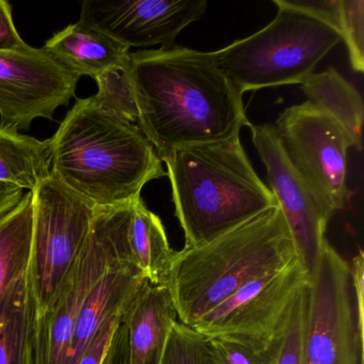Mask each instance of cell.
I'll use <instances>...</instances> for the list:
<instances>
[{
    "label": "cell",
    "mask_w": 364,
    "mask_h": 364,
    "mask_svg": "<svg viewBox=\"0 0 364 364\" xmlns=\"http://www.w3.org/2000/svg\"><path fill=\"white\" fill-rule=\"evenodd\" d=\"M137 125L161 161L181 146L240 136L251 124L242 93L212 53L172 46L131 53L127 67Z\"/></svg>",
    "instance_id": "6da1fadb"
},
{
    "label": "cell",
    "mask_w": 364,
    "mask_h": 364,
    "mask_svg": "<svg viewBox=\"0 0 364 364\" xmlns=\"http://www.w3.org/2000/svg\"><path fill=\"white\" fill-rule=\"evenodd\" d=\"M50 146L52 176L95 206L132 203L149 182L167 176L139 127L93 97L76 100Z\"/></svg>",
    "instance_id": "7a4b0ae2"
},
{
    "label": "cell",
    "mask_w": 364,
    "mask_h": 364,
    "mask_svg": "<svg viewBox=\"0 0 364 364\" xmlns=\"http://www.w3.org/2000/svg\"><path fill=\"white\" fill-rule=\"evenodd\" d=\"M167 165L184 248L201 246L278 205L240 136L172 151Z\"/></svg>",
    "instance_id": "3957f363"
},
{
    "label": "cell",
    "mask_w": 364,
    "mask_h": 364,
    "mask_svg": "<svg viewBox=\"0 0 364 364\" xmlns=\"http://www.w3.org/2000/svg\"><path fill=\"white\" fill-rule=\"evenodd\" d=\"M297 257L277 205L206 244L178 251L165 287L178 321L191 326L251 281Z\"/></svg>",
    "instance_id": "277c9868"
},
{
    "label": "cell",
    "mask_w": 364,
    "mask_h": 364,
    "mask_svg": "<svg viewBox=\"0 0 364 364\" xmlns=\"http://www.w3.org/2000/svg\"><path fill=\"white\" fill-rule=\"evenodd\" d=\"M276 18L246 39L212 52L217 67L244 93L300 85L342 42L332 0H274Z\"/></svg>",
    "instance_id": "5b68a950"
},
{
    "label": "cell",
    "mask_w": 364,
    "mask_h": 364,
    "mask_svg": "<svg viewBox=\"0 0 364 364\" xmlns=\"http://www.w3.org/2000/svg\"><path fill=\"white\" fill-rule=\"evenodd\" d=\"M31 193L33 245L25 274L28 336L52 310L77 264L97 208L52 174Z\"/></svg>",
    "instance_id": "8992f818"
},
{
    "label": "cell",
    "mask_w": 364,
    "mask_h": 364,
    "mask_svg": "<svg viewBox=\"0 0 364 364\" xmlns=\"http://www.w3.org/2000/svg\"><path fill=\"white\" fill-rule=\"evenodd\" d=\"M133 204L95 208L77 264L52 310L28 336V364H67L78 316L93 287L114 266L134 263L129 242Z\"/></svg>",
    "instance_id": "52a82bcc"
},
{
    "label": "cell",
    "mask_w": 364,
    "mask_h": 364,
    "mask_svg": "<svg viewBox=\"0 0 364 364\" xmlns=\"http://www.w3.org/2000/svg\"><path fill=\"white\" fill-rule=\"evenodd\" d=\"M350 265L326 240L310 272L302 333L304 364H363Z\"/></svg>",
    "instance_id": "ba28073f"
},
{
    "label": "cell",
    "mask_w": 364,
    "mask_h": 364,
    "mask_svg": "<svg viewBox=\"0 0 364 364\" xmlns=\"http://www.w3.org/2000/svg\"><path fill=\"white\" fill-rule=\"evenodd\" d=\"M274 127L287 161L326 214L344 210L350 198L347 153L353 146L348 134L309 101L287 108Z\"/></svg>",
    "instance_id": "9c48e42d"
},
{
    "label": "cell",
    "mask_w": 364,
    "mask_h": 364,
    "mask_svg": "<svg viewBox=\"0 0 364 364\" xmlns=\"http://www.w3.org/2000/svg\"><path fill=\"white\" fill-rule=\"evenodd\" d=\"M310 281L299 259L251 281L191 327L205 338H223L267 349L282 331L298 291Z\"/></svg>",
    "instance_id": "30bf717a"
},
{
    "label": "cell",
    "mask_w": 364,
    "mask_h": 364,
    "mask_svg": "<svg viewBox=\"0 0 364 364\" xmlns=\"http://www.w3.org/2000/svg\"><path fill=\"white\" fill-rule=\"evenodd\" d=\"M80 80L43 48L0 52V123L22 132L36 119L54 120Z\"/></svg>",
    "instance_id": "8fae6325"
},
{
    "label": "cell",
    "mask_w": 364,
    "mask_h": 364,
    "mask_svg": "<svg viewBox=\"0 0 364 364\" xmlns=\"http://www.w3.org/2000/svg\"><path fill=\"white\" fill-rule=\"evenodd\" d=\"M206 7L205 0H85L80 20L129 48H168Z\"/></svg>",
    "instance_id": "7c38bea8"
},
{
    "label": "cell",
    "mask_w": 364,
    "mask_h": 364,
    "mask_svg": "<svg viewBox=\"0 0 364 364\" xmlns=\"http://www.w3.org/2000/svg\"><path fill=\"white\" fill-rule=\"evenodd\" d=\"M252 142L266 168L268 185L284 215L298 259L310 274L326 240L329 215L287 161L272 124L249 125Z\"/></svg>",
    "instance_id": "4fadbf2b"
},
{
    "label": "cell",
    "mask_w": 364,
    "mask_h": 364,
    "mask_svg": "<svg viewBox=\"0 0 364 364\" xmlns=\"http://www.w3.org/2000/svg\"><path fill=\"white\" fill-rule=\"evenodd\" d=\"M146 283L148 281L134 263L119 264L102 277L80 311L67 364H77L102 326L114 315L124 312Z\"/></svg>",
    "instance_id": "5bb4252c"
},
{
    "label": "cell",
    "mask_w": 364,
    "mask_h": 364,
    "mask_svg": "<svg viewBox=\"0 0 364 364\" xmlns=\"http://www.w3.org/2000/svg\"><path fill=\"white\" fill-rule=\"evenodd\" d=\"M176 308L165 285L146 283L125 311L129 364H161Z\"/></svg>",
    "instance_id": "9a60e30c"
},
{
    "label": "cell",
    "mask_w": 364,
    "mask_h": 364,
    "mask_svg": "<svg viewBox=\"0 0 364 364\" xmlns=\"http://www.w3.org/2000/svg\"><path fill=\"white\" fill-rule=\"evenodd\" d=\"M43 48L78 77L93 80L104 72L127 67L131 54L127 46L80 20L55 33Z\"/></svg>",
    "instance_id": "2e32d148"
},
{
    "label": "cell",
    "mask_w": 364,
    "mask_h": 364,
    "mask_svg": "<svg viewBox=\"0 0 364 364\" xmlns=\"http://www.w3.org/2000/svg\"><path fill=\"white\" fill-rule=\"evenodd\" d=\"M136 267L152 285H166L176 252L170 247L163 221L146 208L141 197L134 201L129 232Z\"/></svg>",
    "instance_id": "e0dca14e"
},
{
    "label": "cell",
    "mask_w": 364,
    "mask_h": 364,
    "mask_svg": "<svg viewBox=\"0 0 364 364\" xmlns=\"http://www.w3.org/2000/svg\"><path fill=\"white\" fill-rule=\"evenodd\" d=\"M309 102L334 119L353 141V148L362 150L363 100L357 89L333 68L323 73H313L300 84Z\"/></svg>",
    "instance_id": "ac0fdd59"
},
{
    "label": "cell",
    "mask_w": 364,
    "mask_h": 364,
    "mask_svg": "<svg viewBox=\"0 0 364 364\" xmlns=\"http://www.w3.org/2000/svg\"><path fill=\"white\" fill-rule=\"evenodd\" d=\"M50 174V139L42 141L0 123V183L33 191Z\"/></svg>",
    "instance_id": "d6986e66"
},
{
    "label": "cell",
    "mask_w": 364,
    "mask_h": 364,
    "mask_svg": "<svg viewBox=\"0 0 364 364\" xmlns=\"http://www.w3.org/2000/svg\"><path fill=\"white\" fill-rule=\"evenodd\" d=\"M33 193L27 191L0 217V304L14 283L25 277L33 245Z\"/></svg>",
    "instance_id": "ffe728a7"
},
{
    "label": "cell",
    "mask_w": 364,
    "mask_h": 364,
    "mask_svg": "<svg viewBox=\"0 0 364 364\" xmlns=\"http://www.w3.org/2000/svg\"><path fill=\"white\" fill-rule=\"evenodd\" d=\"M0 364H28V317L25 277L0 304Z\"/></svg>",
    "instance_id": "44dd1931"
},
{
    "label": "cell",
    "mask_w": 364,
    "mask_h": 364,
    "mask_svg": "<svg viewBox=\"0 0 364 364\" xmlns=\"http://www.w3.org/2000/svg\"><path fill=\"white\" fill-rule=\"evenodd\" d=\"M127 67L109 70L95 77L99 90L97 95H93V99L106 112L127 122L137 124V107Z\"/></svg>",
    "instance_id": "7402d4cb"
},
{
    "label": "cell",
    "mask_w": 364,
    "mask_h": 364,
    "mask_svg": "<svg viewBox=\"0 0 364 364\" xmlns=\"http://www.w3.org/2000/svg\"><path fill=\"white\" fill-rule=\"evenodd\" d=\"M334 23L346 44L351 68L357 73L364 70V1L333 0Z\"/></svg>",
    "instance_id": "603a6c76"
},
{
    "label": "cell",
    "mask_w": 364,
    "mask_h": 364,
    "mask_svg": "<svg viewBox=\"0 0 364 364\" xmlns=\"http://www.w3.org/2000/svg\"><path fill=\"white\" fill-rule=\"evenodd\" d=\"M161 364H217L208 338L191 326L174 321Z\"/></svg>",
    "instance_id": "cb8c5ba5"
},
{
    "label": "cell",
    "mask_w": 364,
    "mask_h": 364,
    "mask_svg": "<svg viewBox=\"0 0 364 364\" xmlns=\"http://www.w3.org/2000/svg\"><path fill=\"white\" fill-rule=\"evenodd\" d=\"M308 284L302 287L287 314L282 331L277 341L274 364H304L302 361V333L306 316Z\"/></svg>",
    "instance_id": "d4e9b609"
},
{
    "label": "cell",
    "mask_w": 364,
    "mask_h": 364,
    "mask_svg": "<svg viewBox=\"0 0 364 364\" xmlns=\"http://www.w3.org/2000/svg\"><path fill=\"white\" fill-rule=\"evenodd\" d=\"M208 341L217 364H274L278 340L267 349H257L229 338H210Z\"/></svg>",
    "instance_id": "484cf974"
},
{
    "label": "cell",
    "mask_w": 364,
    "mask_h": 364,
    "mask_svg": "<svg viewBox=\"0 0 364 364\" xmlns=\"http://www.w3.org/2000/svg\"><path fill=\"white\" fill-rule=\"evenodd\" d=\"M125 310V311H127ZM124 312L119 313L110 317L101 329L93 336L86 350L78 360L77 364H103L109 348L110 342L119 323L123 319Z\"/></svg>",
    "instance_id": "4316f807"
},
{
    "label": "cell",
    "mask_w": 364,
    "mask_h": 364,
    "mask_svg": "<svg viewBox=\"0 0 364 364\" xmlns=\"http://www.w3.org/2000/svg\"><path fill=\"white\" fill-rule=\"evenodd\" d=\"M27 46L28 44L16 31L11 5L5 0H0V52H14Z\"/></svg>",
    "instance_id": "83f0119b"
},
{
    "label": "cell",
    "mask_w": 364,
    "mask_h": 364,
    "mask_svg": "<svg viewBox=\"0 0 364 364\" xmlns=\"http://www.w3.org/2000/svg\"><path fill=\"white\" fill-rule=\"evenodd\" d=\"M103 364H129V336L123 319L114 331Z\"/></svg>",
    "instance_id": "f1b7e54d"
},
{
    "label": "cell",
    "mask_w": 364,
    "mask_h": 364,
    "mask_svg": "<svg viewBox=\"0 0 364 364\" xmlns=\"http://www.w3.org/2000/svg\"><path fill=\"white\" fill-rule=\"evenodd\" d=\"M24 196L20 187L7 183H0V217L14 208Z\"/></svg>",
    "instance_id": "f546056e"
}]
</instances>
